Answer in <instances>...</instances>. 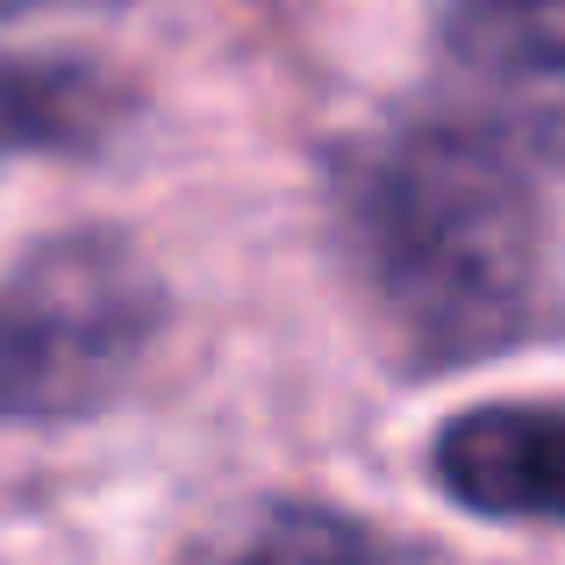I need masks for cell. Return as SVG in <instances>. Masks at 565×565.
Segmentation results:
<instances>
[{
  "mask_svg": "<svg viewBox=\"0 0 565 565\" xmlns=\"http://www.w3.org/2000/svg\"><path fill=\"white\" fill-rule=\"evenodd\" d=\"M437 43L472 115L565 172V0H437Z\"/></svg>",
  "mask_w": 565,
  "mask_h": 565,
  "instance_id": "obj_3",
  "label": "cell"
},
{
  "mask_svg": "<svg viewBox=\"0 0 565 565\" xmlns=\"http://www.w3.org/2000/svg\"><path fill=\"white\" fill-rule=\"evenodd\" d=\"M137 122V86L86 51H0V166L94 158Z\"/></svg>",
  "mask_w": 565,
  "mask_h": 565,
  "instance_id": "obj_5",
  "label": "cell"
},
{
  "mask_svg": "<svg viewBox=\"0 0 565 565\" xmlns=\"http://www.w3.org/2000/svg\"><path fill=\"white\" fill-rule=\"evenodd\" d=\"M193 565H408L394 537L322 501H265L222 537H207Z\"/></svg>",
  "mask_w": 565,
  "mask_h": 565,
  "instance_id": "obj_6",
  "label": "cell"
},
{
  "mask_svg": "<svg viewBox=\"0 0 565 565\" xmlns=\"http://www.w3.org/2000/svg\"><path fill=\"white\" fill-rule=\"evenodd\" d=\"M437 494L487 523H565V401H480L429 444Z\"/></svg>",
  "mask_w": 565,
  "mask_h": 565,
  "instance_id": "obj_4",
  "label": "cell"
},
{
  "mask_svg": "<svg viewBox=\"0 0 565 565\" xmlns=\"http://www.w3.org/2000/svg\"><path fill=\"white\" fill-rule=\"evenodd\" d=\"M337 244L415 373L509 351L544 301V230L523 143L487 115H394L330 158Z\"/></svg>",
  "mask_w": 565,
  "mask_h": 565,
  "instance_id": "obj_1",
  "label": "cell"
},
{
  "mask_svg": "<svg viewBox=\"0 0 565 565\" xmlns=\"http://www.w3.org/2000/svg\"><path fill=\"white\" fill-rule=\"evenodd\" d=\"M172 316L129 236L65 230L0 273V429H51L108 408Z\"/></svg>",
  "mask_w": 565,
  "mask_h": 565,
  "instance_id": "obj_2",
  "label": "cell"
},
{
  "mask_svg": "<svg viewBox=\"0 0 565 565\" xmlns=\"http://www.w3.org/2000/svg\"><path fill=\"white\" fill-rule=\"evenodd\" d=\"M36 8H65V0H0V14H36Z\"/></svg>",
  "mask_w": 565,
  "mask_h": 565,
  "instance_id": "obj_7",
  "label": "cell"
}]
</instances>
